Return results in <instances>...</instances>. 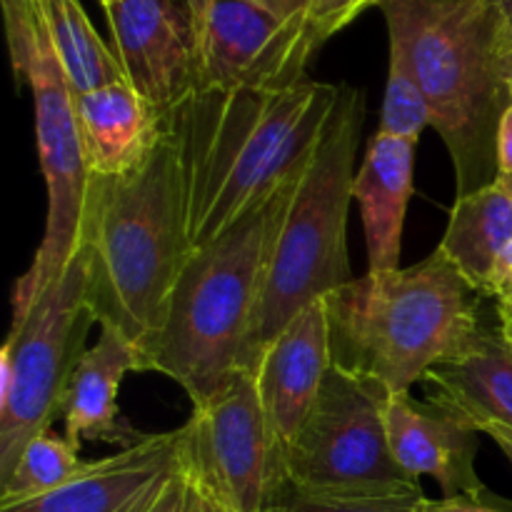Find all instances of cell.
Instances as JSON below:
<instances>
[{
  "label": "cell",
  "mask_w": 512,
  "mask_h": 512,
  "mask_svg": "<svg viewBox=\"0 0 512 512\" xmlns=\"http://www.w3.org/2000/svg\"><path fill=\"white\" fill-rule=\"evenodd\" d=\"M330 368V318L320 298L265 345L253 370L265 418L283 450L303 428Z\"/></svg>",
  "instance_id": "15"
},
{
  "label": "cell",
  "mask_w": 512,
  "mask_h": 512,
  "mask_svg": "<svg viewBox=\"0 0 512 512\" xmlns=\"http://www.w3.org/2000/svg\"><path fill=\"white\" fill-rule=\"evenodd\" d=\"M488 298H495V303L512 300V245L503 253L498 268H495L493 280H490Z\"/></svg>",
  "instance_id": "28"
},
{
  "label": "cell",
  "mask_w": 512,
  "mask_h": 512,
  "mask_svg": "<svg viewBox=\"0 0 512 512\" xmlns=\"http://www.w3.org/2000/svg\"><path fill=\"white\" fill-rule=\"evenodd\" d=\"M498 328L503 330L505 338L512 343V300L498 303Z\"/></svg>",
  "instance_id": "33"
},
{
  "label": "cell",
  "mask_w": 512,
  "mask_h": 512,
  "mask_svg": "<svg viewBox=\"0 0 512 512\" xmlns=\"http://www.w3.org/2000/svg\"><path fill=\"white\" fill-rule=\"evenodd\" d=\"M78 248L88 263L95 323L123 333L148 358L193 253L178 153L165 125L140 168L115 178L90 175Z\"/></svg>",
  "instance_id": "2"
},
{
  "label": "cell",
  "mask_w": 512,
  "mask_h": 512,
  "mask_svg": "<svg viewBox=\"0 0 512 512\" xmlns=\"http://www.w3.org/2000/svg\"><path fill=\"white\" fill-rule=\"evenodd\" d=\"M150 373L148 358L113 328H100V340L80 358L63 395L60 418L73 445L90 443L130 448L148 433L135 430L118 408V390L128 373Z\"/></svg>",
  "instance_id": "16"
},
{
  "label": "cell",
  "mask_w": 512,
  "mask_h": 512,
  "mask_svg": "<svg viewBox=\"0 0 512 512\" xmlns=\"http://www.w3.org/2000/svg\"><path fill=\"white\" fill-rule=\"evenodd\" d=\"M430 403L445 405L483 430L512 428V343L500 328L480 325L470 343L423 378Z\"/></svg>",
  "instance_id": "18"
},
{
  "label": "cell",
  "mask_w": 512,
  "mask_h": 512,
  "mask_svg": "<svg viewBox=\"0 0 512 512\" xmlns=\"http://www.w3.org/2000/svg\"><path fill=\"white\" fill-rule=\"evenodd\" d=\"M418 512H508V510L500 508V503L493 498V495H488V498H468V495H460V498H440V500L423 498L418 505Z\"/></svg>",
  "instance_id": "27"
},
{
  "label": "cell",
  "mask_w": 512,
  "mask_h": 512,
  "mask_svg": "<svg viewBox=\"0 0 512 512\" xmlns=\"http://www.w3.org/2000/svg\"><path fill=\"white\" fill-rule=\"evenodd\" d=\"M75 93L125 80L115 50L98 35L80 0H35Z\"/></svg>",
  "instance_id": "21"
},
{
  "label": "cell",
  "mask_w": 512,
  "mask_h": 512,
  "mask_svg": "<svg viewBox=\"0 0 512 512\" xmlns=\"http://www.w3.org/2000/svg\"><path fill=\"white\" fill-rule=\"evenodd\" d=\"M185 3H188L190 13H193V20H195V30H198V35H200V30H203L205 20H208L210 10H213L215 0H185Z\"/></svg>",
  "instance_id": "32"
},
{
  "label": "cell",
  "mask_w": 512,
  "mask_h": 512,
  "mask_svg": "<svg viewBox=\"0 0 512 512\" xmlns=\"http://www.w3.org/2000/svg\"><path fill=\"white\" fill-rule=\"evenodd\" d=\"M248 3L268 10V13H273L280 20H298V23H303L313 0H248Z\"/></svg>",
  "instance_id": "30"
},
{
  "label": "cell",
  "mask_w": 512,
  "mask_h": 512,
  "mask_svg": "<svg viewBox=\"0 0 512 512\" xmlns=\"http://www.w3.org/2000/svg\"><path fill=\"white\" fill-rule=\"evenodd\" d=\"M510 105H512V83H510Z\"/></svg>",
  "instance_id": "37"
},
{
  "label": "cell",
  "mask_w": 512,
  "mask_h": 512,
  "mask_svg": "<svg viewBox=\"0 0 512 512\" xmlns=\"http://www.w3.org/2000/svg\"><path fill=\"white\" fill-rule=\"evenodd\" d=\"M478 293L440 250L393 273H368L325 295L333 365L410 393L480 328Z\"/></svg>",
  "instance_id": "5"
},
{
  "label": "cell",
  "mask_w": 512,
  "mask_h": 512,
  "mask_svg": "<svg viewBox=\"0 0 512 512\" xmlns=\"http://www.w3.org/2000/svg\"><path fill=\"white\" fill-rule=\"evenodd\" d=\"M295 180L298 175L218 240L193 250L180 270L163 328L148 348V363L150 373L178 383L193 408L213 400L243 373L265 268Z\"/></svg>",
  "instance_id": "4"
},
{
  "label": "cell",
  "mask_w": 512,
  "mask_h": 512,
  "mask_svg": "<svg viewBox=\"0 0 512 512\" xmlns=\"http://www.w3.org/2000/svg\"><path fill=\"white\" fill-rule=\"evenodd\" d=\"M385 0H313L305 13L303 25L313 48L328 43L333 35L348 28L355 18L370 8H380Z\"/></svg>",
  "instance_id": "25"
},
{
  "label": "cell",
  "mask_w": 512,
  "mask_h": 512,
  "mask_svg": "<svg viewBox=\"0 0 512 512\" xmlns=\"http://www.w3.org/2000/svg\"><path fill=\"white\" fill-rule=\"evenodd\" d=\"M498 180L505 185V188H508V193L512 195V175H500Z\"/></svg>",
  "instance_id": "34"
},
{
  "label": "cell",
  "mask_w": 512,
  "mask_h": 512,
  "mask_svg": "<svg viewBox=\"0 0 512 512\" xmlns=\"http://www.w3.org/2000/svg\"><path fill=\"white\" fill-rule=\"evenodd\" d=\"M343 85L303 80L288 90L198 88L163 115L178 153L190 250L298 175L323 138Z\"/></svg>",
  "instance_id": "1"
},
{
  "label": "cell",
  "mask_w": 512,
  "mask_h": 512,
  "mask_svg": "<svg viewBox=\"0 0 512 512\" xmlns=\"http://www.w3.org/2000/svg\"><path fill=\"white\" fill-rule=\"evenodd\" d=\"M383 415L395 463L410 478H433L443 498H488L475 473L483 433L470 420L430 400L418 403L410 393H388Z\"/></svg>",
  "instance_id": "14"
},
{
  "label": "cell",
  "mask_w": 512,
  "mask_h": 512,
  "mask_svg": "<svg viewBox=\"0 0 512 512\" xmlns=\"http://www.w3.org/2000/svg\"><path fill=\"white\" fill-rule=\"evenodd\" d=\"M103 10L125 80L160 115L198 90L200 43L185 0H113Z\"/></svg>",
  "instance_id": "12"
},
{
  "label": "cell",
  "mask_w": 512,
  "mask_h": 512,
  "mask_svg": "<svg viewBox=\"0 0 512 512\" xmlns=\"http://www.w3.org/2000/svg\"><path fill=\"white\" fill-rule=\"evenodd\" d=\"M365 123V93L343 85L323 138L295 180L243 353L253 373L265 345L315 300L348 285V210Z\"/></svg>",
  "instance_id": "6"
},
{
  "label": "cell",
  "mask_w": 512,
  "mask_h": 512,
  "mask_svg": "<svg viewBox=\"0 0 512 512\" xmlns=\"http://www.w3.org/2000/svg\"><path fill=\"white\" fill-rule=\"evenodd\" d=\"M495 153H498V178L500 175H512V105L500 118Z\"/></svg>",
  "instance_id": "29"
},
{
  "label": "cell",
  "mask_w": 512,
  "mask_h": 512,
  "mask_svg": "<svg viewBox=\"0 0 512 512\" xmlns=\"http://www.w3.org/2000/svg\"><path fill=\"white\" fill-rule=\"evenodd\" d=\"M200 85L215 90H288L308 80L318 50L298 20L248 0H215L198 35Z\"/></svg>",
  "instance_id": "11"
},
{
  "label": "cell",
  "mask_w": 512,
  "mask_h": 512,
  "mask_svg": "<svg viewBox=\"0 0 512 512\" xmlns=\"http://www.w3.org/2000/svg\"><path fill=\"white\" fill-rule=\"evenodd\" d=\"M105 3H113V0H100V5H105Z\"/></svg>",
  "instance_id": "36"
},
{
  "label": "cell",
  "mask_w": 512,
  "mask_h": 512,
  "mask_svg": "<svg viewBox=\"0 0 512 512\" xmlns=\"http://www.w3.org/2000/svg\"><path fill=\"white\" fill-rule=\"evenodd\" d=\"M188 428V463L230 512H268L288 483L283 448L260 403L255 373L243 370L203 405Z\"/></svg>",
  "instance_id": "10"
},
{
  "label": "cell",
  "mask_w": 512,
  "mask_h": 512,
  "mask_svg": "<svg viewBox=\"0 0 512 512\" xmlns=\"http://www.w3.org/2000/svg\"><path fill=\"white\" fill-rule=\"evenodd\" d=\"M150 512H230L215 498L213 490L200 480L185 458V468L170 480Z\"/></svg>",
  "instance_id": "26"
},
{
  "label": "cell",
  "mask_w": 512,
  "mask_h": 512,
  "mask_svg": "<svg viewBox=\"0 0 512 512\" xmlns=\"http://www.w3.org/2000/svg\"><path fill=\"white\" fill-rule=\"evenodd\" d=\"M510 25H512V20H510Z\"/></svg>",
  "instance_id": "38"
},
{
  "label": "cell",
  "mask_w": 512,
  "mask_h": 512,
  "mask_svg": "<svg viewBox=\"0 0 512 512\" xmlns=\"http://www.w3.org/2000/svg\"><path fill=\"white\" fill-rule=\"evenodd\" d=\"M185 458V425L148 433L130 448L85 463L78 475L50 493L0 503V512H150L170 480L185 468Z\"/></svg>",
  "instance_id": "13"
},
{
  "label": "cell",
  "mask_w": 512,
  "mask_h": 512,
  "mask_svg": "<svg viewBox=\"0 0 512 512\" xmlns=\"http://www.w3.org/2000/svg\"><path fill=\"white\" fill-rule=\"evenodd\" d=\"M93 325L88 263L78 248L63 273L13 318L0 350V483L10 478L25 445L60 418Z\"/></svg>",
  "instance_id": "8"
},
{
  "label": "cell",
  "mask_w": 512,
  "mask_h": 512,
  "mask_svg": "<svg viewBox=\"0 0 512 512\" xmlns=\"http://www.w3.org/2000/svg\"><path fill=\"white\" fill-rule=\"evenodd\" d=\"M510 245L512 195L500 180L455 198L438 250L458 268L475 293L488 295L495 268Z\"/></svg>",
  "instance_id": "20"
},
{
  "label": "cell",
  "mask_w": 512,
  "mask_h": 512,
  "mask_svg": "<svg viewBox=\"0 0 512 512\" xmlns=\"http://www.w3.org/2000/svg\"><path fill=\"white\" fill-rule=\"evenodd\" d=\"M425 128H433L428 98H425L418 78L410 70L405 55L390 45L388 85H385L378 133L418 143Z\"/></svg>",
  "instance_id": "23"
},
{
  "label": "cell",
  "mask_w": 512,
  "mask_h": 512,
  "mask_svg": "<svg viewBox=\"0 0 512 512\" xmlns=\"http://www.w3.org/2000/svg\"><path fill=\"white\" fill-rule=\"evenodd\" d=\"M10 63L18 83H28L35 108V143L48 188V218L35 258L13 290V318L58 278L80 245L90 170L75 98L35 0H0Z\"/></svg>",
  "instance_id": "7"
},
{
  "label": "cell",
  "mask_w": 512,
  "mask_h": 512,
  "mask_svg": "<svg viewBox=\"0 0 512 512\" xmlns=\"http://www.w3.org/2000/svg\"><path fill=\"white\" fill-rule=\"evenodd\" d=\"M90 175L115 178L140 168L163 135V115L128 80L75 98Z\"/></svg>",
  "instance_id": "19"
},
{
  "label": "cell",
  "mask_w": 512,
  "mask_h": 512,
  "mask_svg": "<svg viewBox=\"0 0 512 512\" xmlns=\"http://www.w3.org/2000/svg\"><path fill=\"white\" fill-rule=\"evenodd\" d=\"M415 148V140L375 133L355 173L353 200L363 218L368 273L400 268L405 215L415 183Z\"/></svg>",
  "instance_id": "17"
},
{
  "label": "cell",
  "mask_w": 512,
  "mask_h": 512,
  "mask_svg": "<svg viewBox=\"0 0 512 512\" xmlns=\"http://www.w3.org/2000/svg\"><path fill=\"white\" fill-rule=\"evenodd\" d=\"M423 485L388 493H300L285 488L268 512H418Z\"/></svg>",
  "instance_id": "24"
},
{
  "label": "cell",
  "mask_w": 512,
  "mask_h": 512,
  "mask_svg": "<svg viewBox=\"0 0 512 512\" xmlns=\"http://www.w3.org/2000/svg\"><path fill=\"white\" fill-rule=\"evenodd\" d=\"M85 468L80 460V448L68 438L55 433H40L25 445L18 465L8 480L0 483V503H18V500L38 498L68 483L73 475Z\"/></svg>",
  "instance_id": "22"
},
{
  "label": "cell",
  "mask_w": 512,
  "mask_h": 512,
  "mask_svg": "<svg viewBox=\"0 0 512 512\" xmlns=\"http://www.w3.org/2000/svg\"><path fill=\"white\" fill-rule=\"evenodd\" d=\"M500 5H503V10L508 13V18L512 20V0H500Z\"/></svg>",
  "instance_id": "35"
},
{
  "label": "cell",
  "mask_w": 512,
  "mask_h": 512,
  "mask_svg": "<svg viewBox=\"0 0 512 512\" xmlns=\"http://www.w3.org/2000/svg\"><path fill=\"white\" fill-rule=\"evenodd\" d=\"M380 10L453 160L455 198L495 183L512 83V25L500 0H385Z\"/></svg>",
  "instance_id": "3"
},
{
  "label": "cell",
  "mask_w": 512,
  "mask_h": 512,
  "mask_svg": "<svg viewBox=\"0 0 512 512\" xmlns=\"http://www.w3.org/2000/svg\"><path fill=\"white\" fill-rule=\"evenodd\" d=\"M480 433H483L485 438L493 440V443L505 453L508 463L512 465V428H505V425H485Z\"/></svg>",
  "instance_id": "31"
},
{
  "label": "cell",
  "mask_w": 512,
  "mask_h": 512,
  "mask_svg": "<svg viewBox=\"0 0 512 512\" xmlns=\"http://www.w3.org/2000/svg\"><path fill=\"white\" fill-rule=\"evenodd\" d=\"M388 390L333 365L293 443L283 450L288 488L300 493H388L418 488L393 458L385 430Z\"/></svg>",
  "instance_id": "9"
}]
</instances>
